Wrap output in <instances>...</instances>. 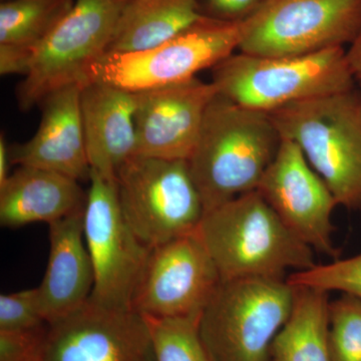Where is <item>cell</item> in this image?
Returning a JSON list of instances; mask_svg holds the SVG:
<instances>
[{"label": "cell", "mask_w": 361, "mask_h": 361, "mask_svg": "<svg viewBox=\"0 0 361 361\" xmlns=\"http://www.w3.org/2000/svg\"><path fill=\"white\" fill-rule=\"evenodd\" d=\"M281 140L269 114L246 108L218 92L187 161L205 213L256 191Z\"/></svg>", "instance_id": "1"}, {"label": "cell", "mask_w": 361, "mask_h": 361, "mask_svg": "<svg viewBox=\"0 0 361 361\" xmlns=\"http://www.w3.org/2000/svg\"><path fill=\"white\" fill-rule=\"evenodd\" d=\"M197 234L221 279L281 278L315 266L313 250L282 222L257 191L204 214Z\"/></svg>", "instance_id": "2"}, {"label": "cell", "mask_w": 361, "mask_h": 361, "mask_svg": "<svg viewBox=\"0 0 361 361\" xmlns=\"http://www.w3.org/2000/svg\"><path fill=\"white\" fill-rule=\"evenodd\" d=\"M283 139L295 142L337 206L361 207V96L338 92L269 114Z\"/></svg>", "instance_id": "3"}, {"label": "cell", "mask_w": 361, "mask_h": 361, "mask_svg": "<svg viewBox=\"0 0 361 361\" xmlns=\"http://www.w3.org/2000/svg\"><path fill=\"white\" fill-rule=\"evenodd\" d=\"M218 92L236 104L271 114L290 104L355 90L343 47L298 56L233 54L212 68Z\"/></svg>", "instance_id": "4"}, {"label": "cell", "mask_w": 361, "mask_h": 361, "mask_svg": "<svg viewBox=\"0 0 361 361\" xmlns=\"http://www.w3.org/2000/svg\"><path fill=\"white\" fill-rule=\"evenodd\" d=\"M295 288L281 278L222 280L198 322L212 361H270L288 320Z\"/></svg>", "instance_id": "5"}, {"label": "cell", "mask_w": 361, "mask_h": 361, "mask_svg": "<svg viewBox=\"0 0 361 361\" xmlns=\"http://www.w3.org/2000/svg\"><path fill=\"white\" fill-rule=\"evenodd\" d=\"M249 18L222 21L205 18L177 37L152 49L106 52L90 68L89 80L139 92L197 78L239 49Z\"/></svg>", "instance_id": "6"}, {"label": "cell", "mask_w": 361, "mask_h": 361, "mask_svg": "<svg viewBox=\"0 0 361 361\" xmlns=\"http://www.w3.org/2000/svg\"><path fill=\"white\" fill-rule=\"evenodd\" d=\"M116 186L126 222L149 248L198 231L205 208L187 161L135 155Z\"/></svg>", "instance_id": "7"}, {"label": "cell", "mask_w": 361, "mask_h": 361, "mask_svg": "<svg viewBox=\"0 0 361 361\" xmlns=\"http://www.w3.org/2000/svg\"><path fill=\"white\" fill-rule=\"evenodd\" d=\"M128 1L75 0L33 54L16 90L21 111L32 110L56 90L87 82L90 68L108 52Z\"/></svg>", "instance_id": "8"}, {"label": "cell", "mask_w": 361, "mask_h": 361, "mask_svg": "<svg viewBox=\"0 0 361 361\" xmlns=\"http://www.w3.org/2000/svg\"><path fill=\"white\" fill-rule=\"evenodd\" d=\"M361 30V0H268L249 18L240 52L298 56L350 44Z\"/></svg>", "instance_id": "9"}, {"label": "cell", "mask_w": 361, "mask_h": 361, "mask_svg": "<svg viewBox=\"0 0 361 361\" xmlns=\"http://www.w3.org/2000/svg\"><path fill=\"white\" fill-rule=\"evenodd\" d=\"M89 180L84 215L85 240L94 269L89 301L108 310H130L152 249L126 222L116 182L104 179L94 170Z\"/></svg>", "instance_id": "10"}, {"label": "cell", "mask_w": 361, "mask_h": 361, "mask_svg": "<svg viewBox=\"0 0 361 361\" xmlns=\"http://www.w3.org/2000/svg\"><path fill=\"white\" fill-rule=\"evenodd\" d=\"M221 281L198 234L180 237L149 252L132 310L145 317L199 322Z\"/></svg>", "instance_id": "11"}, {"label": "cell", "mask_w": 361, "mask_h": 361, "mask_svg": "<svg viewBox=\"0 0 361 361\" xmlns=\"http://www.w3.org/2000/svg\"><path fill=\"white\" fill-rule=\"evenodd\" d=\"M256 191L304 243L337 259L331 222L336 199L295 142L282 137Z\"/></svg>", "instance_id": "12"}, {"label": "cell", "mask_w": 361, "mask_h": 361, "mask_svg": "<svg viewBox=\"0 0 361 361\" xmlns=\"http://www.w3.org/2000/svg\"><path fill=\"white\" fill-rule=\"evenodd\" d=\"M42 361H156L146 318L87 301L49 324Z\"/></svg>", "instance_id": "13"}, {"label": "cell", "mask_w": 361, "mask_h": 361, "mask_svg": "<svg viewBox=\"0 0 361 361\" xmlns=\"http://www.w3.org/2000/svg\"><path fill=\"white\" fill-rule=\"evenodd\" d=\"M135 94L137 155L189 160L216 85L194 78Z\"/></svg>", "instance_id": "14"}, {"label": "cell", "mask_w": 361, "mask_h": 361, "mask_svg": "<svg viewBox=\"0 0 361 361\" xmlns=\"http://www.w3.org/2000/svg\"><path fill=\"white\" fill-rule=\"evenodd\" d=\"M71 85L51 92L40 103L42 121L32 139L9 148L11 163L44 169L78 180H90L80 92Z\"/></svg>", "instance_id": "15"}, {"label": "cell", "mask_w": 361, "mask_h": 361, "mask_svg": "<svg viewBox=\"0 0 361 361\" xmlns=\"http://www.w3.org/2000/svg\"><path fill=\"white\" fill-rule=\"evenodd\" d=\"M135 110V92L94 80L82 85L80 111L90 170L111 182L137 155Z\"/></svg>", "instance_id": "16"}, {"label": "cell", "mask_w": 361, "mask_h": 361, "mask_svg": "<svg viewBox=\"0 0 361 361\" xmlns=\"http://www.w3.org/2000/svg\"><path fill=\"white\" fill-rule=\"evenodd\" d=\"M84 215L80 211L49 224V263L37 287L40 312L49 324L82 307L94 288Z\"/></svg>", "instance_id": "17"}, {"label": "cell", "mask_w": 361, "mask_h": 361, "mask_svg": "<svg viewBox=\"0 0 361 361\" xmlns=\"http://www.w3.org/2000/svg\"><path fill=\"white\" fill-rule=\"evenodd\" d=\"M87 192L80 182L44 169L18 166L0 187V224L20 228L49 224L85 210Z\"/></svg>", "instance_id": "18"}, {"label": "cell", "mask_w": 361, "mask_h": 361, "mask_svg": "<svg viewBox=\"0 0 361 361\" xmlns=\"http://www.w3.org/2000/svg\"><path fill=\"white\" fill-rule=\"evenodd\" d=\"M200 0H129L108 52L152 49L203 20Z\"/></svg>", "instance_id": "19"}, {"label": "cell", "mask_w": 361, "mask_h": 361, "mask_svg": "<svg viewBox=\"0 0 361 361\" xmlns=\"http://www.w3.org/2000/svg\"><path fill=\"white\" fill-rule=\"evenodd\" d=\"M294 288L293 308L271 345L270 361H330L329 292Z\"/></svg>", "instance_id": "20"}, {"label": "cell", "mask_w": 361, "mask_h": 361, "mask_svg": "<svg viewBox=\"0 0 361 361\" xmlns=\"http://www.w3.org/2000/svg\"><path fill=\"white\" fill-rule=\"evenodd\" d=\"M75 2V0H2L0 44L14 45L35 54Z\"/></svg>", "instance_id": "21"}, {"label": "cell", "mask_w": 361, "mask_h": 361, "mask_svg": "<svg viewBox=\"0 0 361 361\" xmlns=\"http://www.w3.org/2000/svg\"><path fill=\"white\" fill-rule=\"evenodd\" d=\"M145 318L156 361H212L201 341L197 320Z\"/></svg>", "instance_id": "22"}, {"label": "cell", "mask_w": 361, "mask_h": 361, "mask_svg": "<svg viewBox=\"0 0 361 361\" xmlns=\"http://www.w3.org/2000/svg\"><path fill=\"white\" fill-rule=\"evenodd\" d=\"M330 361H361V299L342 293L330 302Z\"/></svg>", "instance_id": "23"}, {"label": "cell", "mask_w": 361, "mask_h": 361, "mask_svg": "<svg viewBox=\"0 0 361 361\" xmlns=\"http://www.w3.org/2000/svg\"><path fill=\"white\" fill-rule=\"evenodd\" d=\"M294 287H311L323 291H341L361 299V253L336 259L329 264L297 271L287 278Z\"/></svg>", "instance_id": "24"}, {"label": "cell", "mask_w": 361, "mask_h": 361, "mask_svg": "<svg viewBox=\"0 0 361 361\" xmlns=\"http://www.w3.org/2000/svg\"><path fill=\"white\" fill-rule=\"evenodd\" d=\"M47 324L37 288L0 295V330H25Z\"/></svg>", "instance_id": "25"}, {"label": "cell", "mask_w": 361, "mask_h": 361, "mask_svg": "<svg viewBox=\"0 0 361 361\" xmlns=\"http://www.w3.org/2000/svg\"><path fill=\"white\" fill-rule=\"evenodd\" d=\"M49 323L25 330H0V361H42Z\"/></svg>", "instance_id": "26"}, {"label": "cell", "mask_w": 361, "mask_h": 361, "mask_svg": "<svg viewBox=\"0 0 361 361\" xmlns=\"http://www.w3.org/2000/svg\"><path fill=\"white\" fill-rule=\"evenodd\" d=\"M268 0H200L201 13L207 18L222 21L248 20Z\"/></svg>", "instance_id": "27"}, {"label": "cell", "mask_w": 361, "mask_h": 361, "mask_svg": "<svg viewBox=\"0 0 361 361\" xmlns=\"http://www.w3.org/2000/svg\"><path fill=\"white\" fill-rule=\"evenodd\" d=\"M33 54L14 45L0 44V73L1 75H23L30 71Z\"/></svg>", "instance_id": "28"}, {"label": "cell", "mask_w": 361, "mask_h": 361, "mask_svg": "<svg viewBox=\"0 0 361 361\" xmlns=\"http://www.w3.org/2000/svg\"><path fill=\"white\" fill-rule=\"evenodd\" d=\"M346 59L355 82L361 84V30L346 51Z\"/></svg>", "instance_id": "29"}, {"label": "cell", "mask_w": 361, "mask_h": 361, "mask_svg": "<svg viewBox=\"0 0 361 361\" xmlns=\"http://www.w3.org/2000/svg\"><path fill=\"white\" fill-rule=\"evenodd\" d=\"M9 164H11L9 148L7 147L6 137L1 135L0 137V187L4 186L8 179Z\"/></svg>", "instance_id": "30"}]
</instances>
